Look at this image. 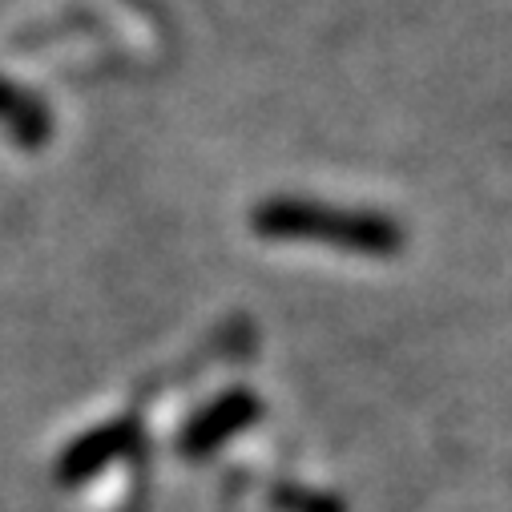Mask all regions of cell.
Listing matches in <instances>:
<instances>
[{"label": "cell", "instance_id": "1", "mask_svg": "<svg viewBox=\"0 0 512 512\" xmlns=\"http://www.w3.org/2000/svg\"><path fill=\"white\" fill-rule=\"evenodd\" d=\"M250 226L271 242H311L343 254H363V259H392V254L408 246V234L392 214L335 206L319 198H295V194L263 198L250 210Z\"/></svg>", "mask_w": 512, "mask_h": 512}, {"label": "cell", "instance_id": "2", "mask_svg": "<svg viewBox=\"0 0 512 512\" xmlns=\"http://www.w3.org/2000/svg\"><path fill=\"white\" fill-rule=\"evenodd\" d=\"M263 396L254 388H226L222 396L206 400L174 436V448L186 460H206L218 448H226L234 436L250 432L254 424L263 420Z\"/></svg>", "mask_w": 512, "mask_h": 512}, {"label": "cell", "instance_id": "3", "mask_svg": "<svg viewBox=\"0 0 512 512\" xmlns=\"http://www.w3.org/2000/svg\"><path fill=\"white\" fill-rule=\"evenodd\" d=\"M138 444H142V420L138 416H113V420L81 432L77 440H69L65 452L57 456L53 476L61 488H81V484L97 480L109 464L138 452Z\"/></svg>", "mask_w": 512, "mask_h": 512}, {"label": "cell", "instance_id": "4", "mask_svg": "<svg viewBox=\"0 0 512 512\" xmlns=\"http://www.w3.org/2000/svg\"><path fill=\"white\" fill-rule=\"evenodd\" d=\"M0 130H5L21 150H41L53 138V113L49 105L29 93L25 85L0 73Z\"/></svg>", "mask_w": 512, "mask_h": 512}, {"label": "cell", "instance_id": "5", "mask_svg": "<svg viewBox=\"0 0 512 512\" xmlns=\"http://www.w3.org/2000/svg\"><path fill=\"white\" fill-rule=\"evenodd\" d=\"M291 508H295V512H347L335 496H307V492H299V496L291 500Z\"/></svg>", "mask_w": 512, "mask_h": 512}]
</instances>
